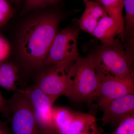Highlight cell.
Wrapping results in <instances>:
<instances>
[{"label":"cell","instance_id":"6da1fadb","mask_svg":"<svg viewBox=\"0 0 134 134\" xmlns=\"http://www.w3.org/2000/svg\"><path fill=\"white\" fill-rule=\"evenodd\" d=\"M59 17L54 14L42 15L29 22L24 28L19 41L22 59L29 66H43L44 61L58 34Z\"/></svg>","mask_w":134,"mask_h":134},{"label":"cell","instance_id":"7a4b0ae2","mask_svg":"<svg viewBox=\"0 0 134 134\" xmlns=\"http://www.w3.org/2000/svg\"><path fill=\"white\" fill-rule=\"evenodd\" d=\"M99 83L95 55L80 57L70 66L68 74V88L66 97L76 101L91 102Z\"/></svg>","mask_w":134,"mask_h":134},{"label":"cell","instance_id":"3957f363","mask_svg":"<svg viewBox=\"0 0 134 134\" xmlns=\"http://www.w3.org/2000/svg\"><path fill=\"white\" fill-rule=\"evenodd\" d=\"M93 54L98 72L121 77L133 75V44L126 46L115 39L110 44L103 45Z\"/></svg>","mask_w":134,"mask_h":134},{"label":"cell","instance_id":"277c9868","mask_svg":"<svg viewBox=\"0 0 134 134\" xmlns=\"http://www.w3.org/2000/svg\"><path fill=\"white\" fill-rule=\"evenodd\" d=\"M21 90L15 92L7 100L13 134H42L37 125L31 103Z\"/></svg>","mask_w":134,"mask_h":134},{"label":"cell","instance_id":"5b68a950","mask_svg":"<svg viewBox=\"0 0 134 134\" xmlns=\"http://www.w3.org/2000/svg\"><path fill=\"white\" fill-rule=\"evenodd\" d=\"M79 36V30L72 27L65 28L57 34L46 55L43 66L74 62L80 58L77 45Z\"/></svg>","mask_w":134,"mask_h":134},{"label":"cell","instance_id":"8992f818","mask_svg":"<svg viewBox=\"0 0 134 134\" xmlns=\"http://www.w3.org/2000/svg\"><path fill=\"white\" fill-rule=\"evenodd\" d=\"M72 62L61 63L48 66L39 75L36 85L55 102L60 96L66 95L68 74Z\"/></svg>","mask_w":134,"mask_h":134},{"label":"cell","instance_id":"52a82bcc","mask_svg":"<svg viewBox=\"0 0 134 134\" xmlns=\"http://www.w3.org/2000/svg\"><path fill=\"white\" fill-rule=\"evenodd\" d=\"M97 72L99 83L93 99H97L100 107L114 99L134 94L133 75L121 77Z\"/></svg>","mask_w":134,"mask_h":134},{"label":"cell","instance_id":"ba28073f","mask_svg":"<svg viewBox=\"0 0 134 134\" xmlns=\"http://www.w3.org/2000/svg\"><path fill=\"white\" fill-rule=\"evenodd\" d=\"M100 107L103 112L104 125H119L126 118L134 115V94L114 99Z\"/></svg>","mask_w":134,"mask_h":134},{"label":"cell","instance_id":"9c48e42d","mask_svg":"<svg viewBox=\"0 0 134 134\" xmlns=\"http://www.w3.org/2000/svg\"><path fill=\"white\" fill-rule=\"evenodd\" d=\"M21 91L29 99L34 111L35 117L42 119L51 118V110L54 101L36 85Z\"/></svg>","mask_w":134,"mask_h":134},{"label":"cell","instance_id":"30bf717a","mask_svg":"<svg viewBox=\"0 0 134 134\" xmlns=\"http://www.w3.org/2000/svg\"><path fill=\"white\" fill-rule=\"evenodd\" d=\"M86 7L84 12L78 20L80 28L90 34L92 32L99 22L107 14L99 3L88 0H84Z\"/></svg>","mask_w":134,"mask_h":134},{"label":"cell","instance_id":"8fae6325","mask_svg":"<svg viewBox=\"0 0 134 134\" xmlns=\"http://www.w3.org/2000/svg\"><path fill=\"white\" fill-rule=\"evenodd\" d=\"M95 120V117L90 114L73 112L70 117L56 128L55 134H79Z\"/></svg>","mask_w":134,"mask_h":134},{"label":"cell","instance_id":"7c38bea8","mask_svg":"<svg viewBox=\"0 0 134 134\" xmlns=\"http://www.w3.org/2000/svg\"><path fill=\"white\" fill-rule=\"evenodd\" d=\"M99 3L109 16L113 18L118 27V36L123 42L125 40V19L122 15L123 0H96Z\"/></svg>","mask_w":134,"mask_h":134},{"label":"cell","instance_id":"4fadbf2b","mask_svg":"<svg viewBox=\"0 0 134 134\" xmlns=\"http://www.w3.org/2000/svg\"><path fill=\"white\" fill-rule=\"evenodd\" d=\"M118 27L115 21L109 16L100 20L92 35L99 40L103 45L112 43L118 36Z\"/></svg>","mask_w":134,"mask_h":134},{"label":"cell","instance_id":"5bb4252c","mask_svg":"<svg viewBox=\"0 0 134 134\" xmlns=\"http://www.w3.org/2000/svg\"><path fill=\"white\" fill-rule=\"evenodd\" d=\"M18 70L16 66L8 62H0V86L15 92L19 91L16 83L18 78Z\"/></svg>","mask_w":134,"mask_h":134},{"label":"cell","instance_id":"9a60e30c","mask_svg":"<svg viewBox=\"0 0 134 134\" xmlns=\"http://www.w3.org/2000/svg\"><path fill=\"white\" fill-rule=\"evenodd\" d=\"M123 3L126 11L125 37L127 36L129 40L134 35V0H123Z\"/></svg>","mask_w":134,"mask_h":134},{"label":"cell","instance_id":"2e32d148","mask_svg":"<svg viewBox=\"0 0 134 134\" xmlns=\"http://www.w3.org/2000/svg\"><path fill=\"white\" fill-rule=\"evenodd\" d=\"M114 134H134V115H132L122 120Z\"/></svg>","mask_w":134,"mask_h":134},{"label":"cell","instance_id":"e0dca14e","mask_svg":"<svg viewBox=\"0 0 134 134\" xmlns=\"http://www.w3.org/2000/svg\"><path fill=\"white\" fill-rule=\"evenodd\" d=\"M12 7L7 0H0V27L6 24L13 15Z\"/></svg>","mask_w":134,"mask_h":134},{"label":"cell","instance_id":"ac0fdd59","mask_svg":"<svg viewBox=\"0 0 134 134\" xmlns=\"http://www.w3.org/2000/svg\"><path fill=\"white\" fill-rule=\"evenodd\" d=\"M61 0H25V9L26 10H31L36 9L55 5Z\"/></svg>","mask_w":134,"mask_h":134},{"label":"cell","instance_id":"d6986e66","mask_svg":"<svg viewBox=\"0 0 134 134\" xmlns=\"http://www.w3.org/2000/svg\"><path fill=\"white\" fill-rule=\"evenodd\" d=\"M9 43L2 36H0V62L5 61L10 52Z\"/></svg>","mask_w":134,"mask_h":134},{"label":"cell","instance_id":"ffe728a7","mask_svg":"<svg viewBox=\"0 0 134 134\" xmlns=\"http://www.w3.org/2000/svg\"><path fill=\"white\" fill-rule=\"evenodd\" d=\"M101 132L98 127L95 120L87 125L79 134H101Z\"/></svg>","mask_w":134,"mask_h":134},{"label":"cell","instance_id":"44dd1931","mask_svg":"<svg viewBox=\"0 0 134 134\" xmlns=\"http://www.w3.org/2000/svg\"><path fill=\"white\" fill-rule=\"evenodd\" d=\"M0 113L6 117L9 116V110L8 107L7 102L2 96L0 92Z\"/></svg>","mask_w":134,"mask_h":134},{"label":"cell","instance_id":"7402d4cb","mask_svg":"<svg viewBox=\"0 0 134 134\" xmlns=\"http://www.w3.org/2000/svg\"><path fill=\"white\" fill-rule=\"evenodd\" d=\"M0 134H13L10 131L7 125L0 119Z\"/></svg>","mask_w":134,"mask_h":134},{"label":"cell","instance_id":"603a6c76","mask_svg":"<svg viewBox=\"0 0 134 134\" xmlns=\"http://www.w3.org/2000/svg\"><path fill=\"white\" fill-rule=\"evenodd\" d=\"M11 1H13V2H19V1H21V0H11Z\"/></svg>","mask_w":134,"mask_h":134}]
</instances>
